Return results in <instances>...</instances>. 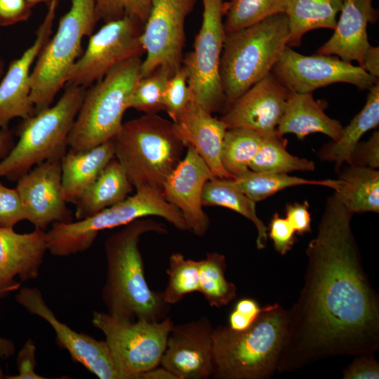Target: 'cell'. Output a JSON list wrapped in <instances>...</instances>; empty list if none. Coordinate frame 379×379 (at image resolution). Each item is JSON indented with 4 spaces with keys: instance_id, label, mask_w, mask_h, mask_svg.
I'll list each match as a JSON object with an SVG mask.
<instances>
[{
    "instance_id": "37",
    "label": "cell",
    "mask_w": 379,
    "mask_h": 379,
    "mask_svg": "<svg viewBox=\"0 0 379 379\" xmlns=\"http://www.w3.org/2000/svg\"><path fill=\"white\" fill-rule=\"evenodd\" d=\"M171 74L159 67L136 83L128 101L127 109L133 108L145 114L164 111V93Z\"/></svg>"
},
{
    "instance_id": "8",
    "label": "cell",
    "mask_w": 379,
    "mask_h": 379,
    "mask_svg": "<svg viewBox=\"0 0 379 379\" xmlns=\"http://www.w3.org/2000/svg\"><path fill=\"white\" fill-rule=\"evenodd\" d=\"M159 216L176 229L187 231L180 211L150 187L136 189L133 196L89 218L69 222H53L46 232L47 249L55 256L67 257L88 250L102 230L124 226L137 219Z\"/></svg>"
},
{
    "instance_id": "7",
    "label": "cell",
    "mask_w": 379,
    "mask_h": 379,
    "mask_svg": "<svg viewBox=\"0 0 379 379\" xmlns=\"http://www.w3.org/2000/svg\"><path fill=\"white\" fill-rule=\"evenodd\" d=\"M140 57L128 59L110 69L86 88L68 137L69 149H92L112 138L120 130L127 101L142 77Z\"/></svg>"
},
{
    "instance_id": "35",
    "label": "cell",
    "mask_w": 379,
    "mask_h": 379,
    "mask_svg": "<svg viewBox=\"0 0 379 379\" xmlns=\"http://www.w3.org/2000/svg\"><path fill=\"white\" fill-rule=\"evenodd\" d=\"M288 0H230L225 3L226 33L239 30L277 13H286Z\"/></svg>"
},
{
    "instance_id": "34",
    "label": "cell",
    "mask_w": 379,
    "mask_h": 379,
    "mask_svg": "<svg viewBox=\"0 0 379 379\" xmlns=\"http://www.w3.org/2000/svg\"><path fill=\"white\" fill-rule=\"evenodd\" d=\"M226 258L217 252L208 253L199 260V290L211 307H222L237 295V287L225 278Z\"/></svg>"
},
{
    "instance_id": "29",
    "label": "cell",
    "mask_w": 379,
    "mask_h": 379,
    "mask_svg": "<svg viewBox=\"0 0 379 379\" xmlns=\"http://www.w3.org/2000/svg\"><path fill=\"white\" fill-rule=\"evenodd\" d=\"M343 0H288L286 15L289 39L287 46H298L302 36L312 29H334Z\"/></svg>"
},
{
    "instance_id": "52",
    "label": "cell",
    "mask_w": 379,
    "mask_h": 379,
    "mask_svg": "<svg viewBox=\"0 0 379 379\" xmlns=\"http://www.w3.org/2000/svg\"><path fill=\"white\" fill-rule=\"evenodd\" d=\"M27 3L33 8L35 5L39 3H44L48 7L53 1H58L60 0H26Z\"/></svg>"
},
{
    "instance_id": "45",
    "label": "cell",
    "mask_w": 379,
    "mask_h": 379,
    "mask_svg": "<svg viewBox=\"0 0 379 379\" xmlns=\"http://www.w3.org/2000/svg\"><path fill=\"white\" fill-rule=\"evenodd\" d=\"M32 8L26 0H0V26L8 27L27 20Z\"/></svg>"
},
{
    "instance_id": "19",
    "label": "cell",
    "mask_w": 379,
    "mask_h": 379,
    "mask_svg": "<svg viewBox=\"0 0 379 379\" xmlns=\"http://www.w3.org/2000/svg\"><path fill=\"white\" fill-rule=\"evenodd\" d=\"M215 176L192 147L164 182L162 192L167 201L182 213L189 231L198 237L206 234L210 220L201 201L204 184Z\"/></svg>"
},
{
    "instance_id": "51",
    "label": "cell",
    "mask_w": 379,
    "mask_h": 379,
    "mask_svg": "<svg viewBox=\"0 0 379 379\" xmlns=\"http://www.w3.org/2000/svg\"><path fill=\"white\" fill-rule=\"evenodd\" d=\"M15 352L14 343L4 338L0 337V356L3 359H7Z\"/></svg>"
},
{
    "instance_id": "13",
    "label": "cell",
    "mask_w": 379,
    "mask_h": 379,
    "mask_svg": "<svg viewBox=\"0 0 379 379\" xmlns=\"http://www.w3.org/2000/svg\"><path fill=\"white\" fill-rule=\"evenodd\" d=\"M197 0H153L140 35L146 57L141 76L159 67L173 74L181 66L185 45V23Z\"/></svg>"
},
{
    "instance_id": "1",
    "label": "cell",
    "mask_w": 379,
    "mask_h": 379,
    "mask_svg": "<svg viewBox=\"0 0 379 379\" xmlns=\"http://www.w3.org/2000/svg\"><path fill=\"white\" fill-rule=\"evenodd\" d=\"M353 213L329 196L307 245L303 287L288 312L277 372L379 348V297L364 270L351 227Z\"/></svg>"
},
{
    "instance_id": "30",
    "label": "cell",
    "mask_w": 379,
    "mask_h": 379,
    "mask_svg": "<svg viewBox=\"0 0 379 379\" xmlns=\"http://www.w3.org/2000/svg\"><path fill=\"white\" fill-rule=\"evenodd\" d=\"M201 201L203 206L225 207L251 220L257 230L256 247L263 249L267 241V227L259 218L255 202L248 197L235 185L233 179L215 177L204 184Z\"/></svg>"
},
{
    "instance_id": "28",
    "label": "cell",
    "mask_w": 379,
    "mask_h": 379,
    "mask_svg": "<svg viewBox=\"0 0 379 379\" xmlns=\"http://www.w3.org/2000/svg\"><path fill=\"white\" fill-rule=\"evenodd\" d=\"M338 179L342 185L334 193L350 213L379 212L378 170L347 165Z\"/></svg>"
},
{
    "instance_id": "25",
    "label": "cell",
    "mask_w": 379,
    "mask_h": 379,
    "mask_svg": "<svg viewBox=\"0 0 379 379\" xmlns=\"http://www.w3.org/2000/svg\"><path fill=\"white\" fill-rule=\"evenodd\" d=\"M343 126L338 120L326 115L317 102L312 93L290 92L284 112L277 126L279 135L295 134L300 140L309 134L321 133L338 140Z\"/></svg>"
},
{
    "instance_id": "47",
    "label": "cell",
    "mask_w": 379,
    "mask_h": 379,
    "mask_svg": "<svg viewBox=\"0 0 379 379\" xmlns=\"http://www.w3.org/2000/svg\"><path fill=\"white\" fill-rule=\"evenodd\" d=\"M310 204L303 203L288 204L286 206V218L299 235L311 232V215L309 212Z\"/></svg>"
},
{
    "instance_id": "17",
    "label": "cell",
    "mask_w": 379,
    "mask_h": 379,
    "mask_svg": "<svg viewBox=\"0 0 379 379\" xmlns=\"http://www.w3.org/2000/svg\"><path fill=\"white\" fill-rule=\"evenodd\" d=\"M213 327L205 317L173 326L160 365L176 379H208L212 373Z\"/></svg>"
},
{
    "instance_id": "2",
    "label": "cell",
    "mask_w": 379,
    "mask_h": 379,
    "mask_svg": "<svg viewBox=\"0 0 379 379\" xmlns=\"http://www.w3.org/2000/svg\"><path fill=\"white\" fill-rule=\"evenodd\" d=\"M167 233L166 226L149 217L133 220L107 238V278L102 298L107 313L126 322H158L168 317L170 305L161 291L147 283L139 241L147 232Z\"/></svg>"
},
{
    "instance_id": "31",
    "label": "cell",
    "mask_w": 379,
    "mask_h": 379,
    "mask_svg": "<svg viewBox=\"0 0 379 379\" xmlns=\"http://www.w3.org/2000/svg\"><path fill=\"white\" fill-rule=\"evenodd\" d=\"M237 187L253 201H260L286 188L298 185H319L338 191L342 181L337 180H307L288 173L255 171L251 169L234 178Z\"/></svg>"
},
{
    "instance_id": "50",
    "label": "cell",
    "mask_w": 379,
    "mask_h": 379,
    "mask_svg": "<svg viewBox=\"0 0 379 379\" xmlns=\"http://www.w3.org/2000/svg\"><path fill=\"white\" fill-rule=\"evenodd\" d=\"M139 379H176V378L162 366L161 368L157 366L140 374Z\"/></svg>"
},
{
    "instance_id": "39",
    "label": "cell",
    "mask_w": 379,
    "mask_h": 379,
    "mask_svg": "<svg viewBox=\"0 0 379 379\" xmlns=\"http://www.w3.org/2000/svg\"><path fill=\"white\" fill-rule=\"evenodd\" d=\"M193 100L187 83V76L182 65L168 80L164 93V111L172 119L178 120L188 103Z\"/></svg>"
},
{
    "instance_id": "10",
    "label": "cell",
    "mask_w": 379,
    "mask_h": 379,
    "mask_svg": "<svg viewBox=\"0 0 379 379\" xmlns=\"http://www.w3.org/2000/svg\"><path fill=\"white\" fill-rule=\"evenodd\" d=\"M91 322L104 334L121 379H139L140 374L160 365L174 326L169 317L158 322H126L98 311L93 312Z\"/></svg>"
},
{
    "instance_id": "32",
    "label": "cell",
    "mask_w": 379,
    "mask_h": 379,
    "mask_svg": "<svg viewBox=\"0 0 379 379\" xmlns=\"http://www.w3.org/2000/svg\"><path fill=\"white\" fill-rule=\"evenodd\" d=\"M288 141L277 131L263 134L261 146L249 165L255 171L288 173L295 171H312L315 164L312 160L291 154L286 149Z\"/></svg>"
},
{
    "instance_id": "22",
    "label": "cell",
    "mask_w": 379,
    "mask_h": 379,
    "mask_svg": "<svg viewBox=\"0 0 379 379\" xmlns=\"http://www.w3.org/2000/svg\"><path fill=\"white\" fill-rule=\"evenodd\" d=\"M173 128L185 147H192L217 178L234 179L223 168L221 149L227 128L194 100L185 107Z\"/></svg>"
},
{
    "instance_id": "33",
    "label": "cell",
    "mask_w": 379,
    "mask_h": 379,
    "mask_svg": "<svg viewBox=\"0 0 379 379\" xmlns=\"http://www.w3.org/2000/svg\"><path fill=\"white\" fill-rule=\"evenodd\" d=\"M262 140L263 134L250 128H227L220 154L224 169L233 178L248 171Z\"/></svg>"
},
{
    "instance_id": "6",
    "label": "cell",
    "mask_w": 379,
    "mask_h": 379,
    "mask_svg": "<svg viewBox=\"0 0 379 379\" xmlns=\"http://www.w3.org/2000/svg\"><path fill=\"white\" fill-rule=\"evenodd\" d=\"M65 87L54 105L22 119L17 129L18 142L0 161V177L18 180L36 165L61 159L66 153L69 134L86 88L73 85Z\"/></svg>"
},
{
    "instance_id": "16",
    "label": "cell",
    "mask_w": 379,
    "mask_h": 379,
    "mask_svg": "<svg viewBox=\"0 0 379 379\" xmlns=\"http://www.w3.org/2000/svg\"><path fill=\"white\" fill-rule=\"evenodd\" d=\"M18 190L27 220L46 231L53 222L72 221L62 194L61 159L45 161L18 180Z\"/></svg>"
},
{
    "instance_id": "14",
    "label": "cell",
    "mask_w": 379,
    "mask_h": 379,
    "mask_svg": "<svg viewBox=\"0 0 379 379\" xmlns=\"http://www.w3.org/2000/svg\"><path fill=\"white\" fill-rule=\"evenodd\" d=\"M272 72L290 92L298 93H312L335 83L368 90L378 82V78L352 62L328 55H302L288 46Z\"/></svg>"
},
{
    "instance_id": "24",
    "label": "cell",
    "mask_w": 379,
    "mask_h": 379,
    "mask_svg": "<svg viewBox=\"0 0 379 379\" xmlns=\"http://www.w3.org/2000/svg\"><path fill=\"white\" fill-rule=\"evenodd\" d=\"M114 158L112 138L88 150L69 149L61 158L62 194L74 204Z\"/></svg>"
},
{
    "instance_id": "43",
    "label": "cell",
    "mask_w": 379,
    "mask_h": 379,
    "mask_svg": "<svg viewBox=\"0 0 379 379\" xmlns=\"http://www.w3.org/2000/svg\"><path fill=\"white\" fill-rule=\"evenodd\" d=\"M351 165L371 168L379 167V132L375 131L366 142H359L351 157Z\"/></svg>"
},
{
    "instance_id": "23",
    "label": "cell",
    "mask_w": 379,
    "mask_h": 379,
    "mask_svg": "<svg viewBox=\"0 0 379 379\" xmlns=\"http://www.w3.org/2000/svg\"><path fill=\"white\" fill-rule=\"evenodd\" d=\"M340 15L331 38L317 51L318 54L336 55L343 60L362 62L371 46L367 25L377 21L378 13L373 0H343Z\"/></svg>"
},
{
    "instance_id": "5",
    "label": "cell",
    "mask_w": 379,
    "mask_h": 379,
    "mask_svg": "<svg viewBox=\"0 0 379 379\" xmlns=\"http://www.w3.org/2000/svg\"><path fill=\"white\" fill-rule=\"evenodd\" d=\"M116 158L135 188L162 192L165 181L181 161L185 145L172 121L157 114L128 121L112 138Z\"/></svg>"
},
{
    "instance_id": "54",
    "label": "cell",
    "mask_w": 379,
    "mask_h": 379,
    "mask_svg": "<svg viewBox=\"0 0 379 379\" xmlns=\"http://www.w3.org/2000/svg\"><path fill=\"white\" fill-rule=\"evenodd\" d=\"M1 359V356H0V359ZM2 378H5V376H4V372L2 371V368L0 366V379H2Z\"/></svg>"
},
{
    "instance_id": "26",
    "label": "cell",
    "mask_w": 379,
    "mask_h": 379,
    "mask_svg": "<svg viewBox=\"0 0 379 379\" xmlns=\"http://www.w3.org/2000/svg\"><path fill=\"white\" fill-rule=\"evenodd\" d=\"M133 188L124 168L113 158L74 204L75 218L77 220L89 218L123 201Z\"/></svg>"
},
{
    "instance_id": "38",
    "label": "cell",
    "mask_w": 379,
    "mask_h": 379,
    "mask_svg": "<svg viewBox=\"0 0 379 379\" xmlns=\"http://www.w3.org/2000/svg\"><path fill=\"white\" fill-rule=\"evenodd\" d=\"M153 0H95L97 18L105 22L131 17L145 24Z\"/></svg>"
},
{
    "instance_id": "53",
    "label": "cell",
    "mask_w": 379,
    "mask_h": 379,
    "mask_svg": "<svg viewBox=\"0 0 379 379\" xmlns=\"http://www.w3.org/2000/svg\"><path fill=\"white\" fill-rule=\"evenodd\" d=\"M4 69V63L2 58L0 56V77L2 76Z\"/></svg>"
},
{
    "instance_id": "49",
    "label": "cell",
    "mask_w": 379,
    "mask_h": 379,
    "mask_svg": "<svg viewBox=\"0 0 379 379\" xmlns=\"http://www.w3.org/2000/svg\"><path fill=\"white\" fill-rule=\"evenodd\" d=\"M13 133L7 129H0V158H4L13 147Z\"/></svg>"
},
{
    "instance_id": "15",
    "label": "cell",
    "mask_w": 379,
    "mask_h": 379,
    "mask_svg": "<svg viewBox=\"0 0 379 379\" xmlns=\"http://www.w3.org/2000/svg\"><path fill=\"white\" fill-rule=\"evenodd\" d=\"M17 302L31 314L48 322L55 331L56 341L72 359L100 379H121L105 340L72 330L57 319L37 288L21 287L15 295Z\"/></svg>"
},
{
    "instance_id": "36",
    "label": "cell",
    "mask_w": 379,
    "mask_h": 379,
    "mask_svg": "<svg viewBox=\"0 0 379 379\" xmlns=\"http://www.w3.org/2000/svg\"><path fill=\"white\" fill-rule=\"evenodd\" d=\"M167 286L161 292L164 301L171 305L181 300L186 295L199 292V260L186 259L180 253H173L169 258Z\"/></svg>"
},
{
    "instance_id": "27",
    "label": "cell",
    "mask_w": 379,
    "mask_h": 379,
    "mask_svg": "<svg viewBox=\"0 0 379 379\" xmlns=\"http://www.w3.org/2000/svg\"><path fill=\"white\" fill-rule=\"evenodd\" d=\"M368 91L364 107L346 127H343L340 137L325 144L317 153L321 160L333 163L336 171L345 163L351 165L352 152L361 137L378 126L379 82Z\"/></svg>"
},
{
    "instance_id": "20",
    "label": "cell",
    "mask_w": 379,
    "mask_h": 379,
    "mask_svg": "<svg viewBox=\"0 0 379 379\" xmlns=\"http://www.w3.org/2000/svg\"><path fill=\"white\" fill-rule=\"evenodd\" d=\"M289 93L270 72L241 95L220 119L227 129L241 127L262 134L274 133Z\"/></svg>"
},
{
    "instance_id": "9",
    "label": "cell",
    "mask_w": 379,
    "mask_h": 379,
    "mask_svg": "<svg viewBox=\"0 0 379 379\" xmlns=\"http://www.w3.org/2000/svg\"><path fill=\"white\" fill-rule=\"evenodd\" d=\"M98 20L95 0H71L69 10L39 53L30 74V99L35 114L48 107L65 86L69 72L82 54V40L90 36Z\"/></svg>"
},
{
    "instance_id": "44",
    "label": "cell",
    "mask_w": 379,
    "mask_h": 379,
    "mask_svg": "<svg viewBox=\"0 0 379 379\" xmlns=\"http://www.w3.org/2000/svg\"><path fill=\"white\" fill-rule=\"evenodd\" d=\"M357 357L343 372L344 379H378L379 364L373 354H364Z\"/></svg>"
},
{
    "instance_id": "42",
    "label": "cell",
    "mask_w": 379,
    "mask_h": 379,
    "mask_svg": "<svg viewBox=\"0 0 379 379\" xmlns=\"http://www.w3.org/2000/svg\"><path fill=\"white\" fill-rule=\"evenodd\" d=\"M262 310L254 299L241 298L230 314L228 326L234 331L246 330L255 321Z\"/></svg>"
},
{
    "instance_id": "41",
    "label": "cell",
    "mask_w": 379,
    "mask_h": 379,
    "mask_svg": "<svg viewBox=\"0 0 379 379\" xmlns=\"http://www.w3.org/2000/svg\"><path fill=\"white\" fill-rule=\"evenodd\" d=\"M269 230L267 236L278 253L284 255L292 249L296 241L295 232L286 218L275 213L270 220Z\"/></svg>"
},
{
    "instance_id": "48",
    "label": "cell",
    "mask_w": 379,
    "mask_h": 379,
    "mask_svg": "<svg viewBox=\"0 0 379 379\" xmlns=\"http://www.w3.org/2000/svg\"><path fill=\"white\" fill-rule=\"evenodd\" d=\"M371 76L379 77V48L370 46L366 51L359 65Z\"/></svg>"
},
{
    "instance_id": "18",
    "label": "cell",
    "mask_w": 379,
    "mask_h": 379,
    "mask_svg": "<svg viewBox=\"0 0 379 379\" xmlns=\"http://www.w3.org/2000/svg\"><path fill=\"white\" fill-rule=\"evenodd\" d=\"M58 4L53 1L48 7L33 44L20 58L11 62L0 83V129L8 128L15 118L26 119L35 114L30 99L31 67L51 37Z\"/></svg>"
},
{
    "instance_id": "21",
    "label": "cell",
    "mask_w": 379,
    "mask_h": 379,
    "mask_svg": "<svg viewBox=\"0 0 379 379\" xmlns=\"http://www.w3.org/2000/svg\"><path fill=\"white\" fill-rule=\"evenodd\" d=\"M47 249L46 232L34 229L20 234L0 228V298L39 277Z\"/></svg>"
},
{
    "instance_id": "40",
    "label": "cell",
    "mask_w": 379,
    "mask_h": 379,
    "mask_svg": "<svg viewBox=\"0 0 379 379\" xmlns=\"http://www.w3.org/2000/svg\"><path fill=\"white\" fill-rule=\"evenodd\" d=\"M24 220H27L26 213L18 190L0 182V228L13 229Z\"/></svg>"
},
{
    "instance_id": "11",
    "label": "cell",
    "mask_w": 379,
    "mask_h": 379,
    "mask_svg": "<svg viewBox=\"0 0 379 379\" xmlns=\"http://www.w3.org/2000/svg\"><path fill=\"white\" fill-rule=\"evenodd\" d=\"M202 22L193 51L183 57L193 100L208 112L225 109L220 78V58L226 32L222 20L223 0H202Z\"/></svg>"
},
{
    "instance_id": "3",
    "label": "cell",
    "mask_w": 379,
    "mask_h": 379,
    "mask_svg": "<svg viewBox=\"0 0 379 379\" xmlns=\"http://www.w3.org/2000/svg\"><path fill=\"white\" fill-rule=\"evenodd\" d=\"M288 321L278 303L264 307L246 330L228 325L214 328L212 373L214 379H267L277 371Z\"/></svg>"
},
{
    "instance_id": "4",
    "label": "cell",
    "mask_w": 379,
    "mask_h": 379,
    "mask_svg": "<svg viewBox=\"0 0 379 379\" xmlns=\"http://www.w3.org/2000/svg\"><path fill=\"white\" fill-rule=\"evenodd\" d=\"M288 39L286 13L226 33L220 64L224 112L246 91L272 72Z\"/></svg>"
},
{
    "instance_id": "12",
    "label": "cell",
    "mask_w": 379,
    "mask_h": 379,
    "mask_svg": "<svg viewBox=\"0 0 379 379\" xmlns=\"http://www.w3.org/2000/svg\"><path fill=\"white\" fill-rule=\"evenodd\" d=\"M144 24L131 17L109 21L89 36L81 56L71 68L65 86L88 88L119 63L140 57Z\"/></svg>"
},
{
    "instance_id": "46",
    "label": "cell",
    "mask_w": 379,
    "mask_h": 379,
    "mask_svg": "<svg viewBox=\"0 0 379 379\" xmlns=\"http://www.w3.org/2000/svg\"><path fill=\"white\" fill-rule=\"evenodd\" d=\"M36 347L34 341L28 339L19 352L17 357L18 373L5 377L7 379H44L35 371L36 366L35 353Z\"/></svg>"
}]
</instances>
